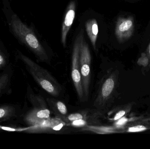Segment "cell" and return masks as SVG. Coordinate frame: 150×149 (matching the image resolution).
Wrapping results in <instances>:
<instances>
[{"instance_id": "17", "label": "cell", "mask_w": 150, "mask_h": 149, "mask_svg": "<svg viewBox=\"0 0 150 149\" xmlns=\"http://www.w3.org/2000/svg\"><path fill=\"white\" fill-rule=\"evenodd\" d=\"M149 59L148 55L144 52H143L141 55V57L138 59L137 64L140 66H146L149 64Z\"/></svg>"}, {"instance_id": "12", "label": "cell", "mask_w": 150, "mask_h": 149, "mask_svg": "<svg viewBox=\"0 0 150 149\" xmlns=\"http://www.w3.org/2000/svg\"><path fill=\"white\" fill-rule=\"evenodd\" d=\"M142 120L140 121H135V120L133 121V123H131L127 131L128 133H139L143 132L150 129V119Z\"/></svg>"}, {"instance_id": "10", "label": "cell", "mask_w": 150, "mask_h": 149, "mask_svg": "<svg viewBox=\"0 0 150 149\" xmlns=\"http://www.w3.org/2000/svg\"><path fill=\"white\" fill-rule=\"evenodd\" d=\"M47 101L51 110L57 118L64 121L67 116V108L66 105L62 101L50 98H47Z\"/></svg>"}, {"instance_id": "5", "label": "cell", "mask_w": 150, "mask_h": 149, "mask_svg": "<svg viewBox=\"0 0 150 149\" xmlns=\"http://www.w3.org/2000/svg\"><path fill=\"white\" fill-rule=\"evenodd\" d=\"M116 83V77L114 73H109L104 77L98 89L94 106L98 109L105 108L113 94Z\"/></svg>"}, {"instance_id": "14", "label": "cell", "mask_w": 150, "mask_h": 149, "mask_svg": "<svg viewBox=\"0 0 150 149\" xmlns=\"http://www.w3.org/2000/svg\"><path fill=\"white\" fill-rule=\"evenodd\" d=\"M29 94V98L32 104L34 106V108H47L46 103L44 99L40 96L35 95L33 94L30 92Z\"/></svg>"}, {"instance_id": "11", "label": "cell", "mask_w": 150, "mask_h": 149, "mask_svg": "<svg viewBox=\"0 0 150 149\" xmlns=\"http://www.w3.org/2000/svg\"><path fill=\"white\" fill-rule=\"evenodd\" d=\"M86 29L90 38L92 45L94 50H96V42L98 33V26L96 19H91L86 21L85 24Z\"/></svg>"}, {"instance_id": "2", "label": "cell", "mask_w": 150, "mask_h": 149, "mask_svg": "<svg viewBox=\"0 0 150 149\" xmlns=\"http://www.w3.org/2000/svg\"><path fill=\"white\" fill-rule=\"evenodd\" d=\"M19 56L30 74L44 90L54 97L60 95L61 87L47 70L21 52H19Z\"/></svg>"}, {"instance_id": "1", "label": "cell", "mask_w": 150, "mask_h": 149, "mask_svg": "<svg viewBox=\"0 0 150 149\" xmlns=\"http://www.w3.org/2000/svg\"><path fill=\"white\" fill-rule=\"evenodd\" d=\"M10 25L17 37L33 52L38 59L49 64L48 55L32 29L23 23L16 14L11 16Z\"/></svg>"}, {"instance_id": "4", "label": "cell", "mask_w": 150, "mask_h": 149, "mask_svg": "<svg viewBox=\"0 0 150 149\" xmlns=\"http://www.w3.org/2000/svg\"><path fill=\"white\" fill-rule=\"evenodd\" d=\"M80 33L76 38L74 47L72 58L71 76L78 97L81 101H85L84 95L82 86V80L79 64Z\"/></svg>"}, {"instance_id": "15", "label": "cell", "mask_w": 150, "mask_h": 149, "mask_svg": "<svg viewBox=\"0 0 150 149\" xmlns=\"http://www.w3.org/2000/svg\"><path fill=\"white\" fill-rule=\"evenodd\" d=\"M135 120L134 117L131 118H127L126 117H122L119 120L116 121V122L115 123V125L116 127L122 128L127 125L129 122L133 121Z\"/></svg>"}, {"instance_id": "6", "label": "cell", "mask_w": 150, "mask_h": 149, "mask_svg": "<svg viewBox=\"0 0 150 149\" xmlns=\"http://www.w3.org/2000/svg\"><path fill=\"white\" fill-rule=\"evenodd\" d=\"M134 31V17H119L115 27V35L120 43H123L129 40L133 36Z\"/></svg>"}, {"instance_id": "7", "label": "cell", "mask_w": 150, "mask_h": 149, "mask_svg": "<svg viewBox=\"0 0 150 149\" xmlns=\"http://www.w3.org/2000/svg\"><path fill=\"white\" fill-rule=\"evenodd\" d=\"M76 8V4L75 1H71L68 6L65 18L62 23L61 42L64 47H66L67 36L74 20Z\"/></svg>"}, {"instance_id": "13", "label": "cell", "mask_w": 150, "mask_h": 149, "mask_svg": "<svg viewBox=\"0 0 150 149\" xmlns=\"http://www.w3.org/2000/svg\"><path fill=\"white\" fill-rule=\"evenodd\" d=\"M18 114L16 108L11 105L0 106V121L7 120L15 118Z\"/></svg>"}, {"instance_id": "19", "label": "cell", "mask_w": 150, "mask_h": 149, "mask_svg": "<svg viewBox=\"0 0 150 149\" xmlns=\"http://www.w3.org/2000/svg\"><path fill=\"white\" fill-rule=\"evenodd\" d=\"M6 64V59L3 54L0 52V69L4 66Z\"/></svg>"}, {"instance_id": "20", "label": "cell", "mask_w": 150, "mask_h": 149, "mask_svg": "<svg viewBox=\"0 0 150 149\" xmlns=\"http://www.w3.org/2000/svg\"><path fill=\"white\" fill-rule=\"evenodd\" d=\"M147 50H148V54H147V55H148V57H149V62L150 63V43L149 45V46H148Z\"/></svg>"}, {"instance_id": "9", "label": "cell", "mask_w": 150, "mask_h": 149, "mask_svg": "<svg viewBox=\"0 0 150 149\" xmlns=\"http://www.w3.org/2000/svg\"><path fill=\"white\" fill-rule=\"evenodd\" d=\"M64 125L65 122L59 118H49L40 125L31 127L28 130L32 132H45L52 130L59 131Z\"/></svg>"}, {"instance_id": "16", "label": "cell", "mask_w": 150, "mask_h": 149, "mask_svg": "<svg viewBox=\"0 0 150 149\" xmlns=\"http://www.w3.org/2000/svg\"><path fill=\"white\" fill-rule=\"evenodd\" d=\"M8 81L9 75L7 73H4L0 76V93L5 89Z\"/></svg>"}, {"instance_id": "3", "label": "cell", "mask_w": 150, "mask_h": 149, "mask_svg": "<svg viewBox=\"0 0 150 149\" xmlns=\"http://www.w3.org/2000/svg\"><path fill=\"white\" fill-rule=\"evenodd\" d=\"M80 33L79 64L85 101H87L89 97L91 83V55L88 44L84 38L83 30H82Z\"/></svg>"}, {"instance_id": "8", "label": "cell", "mask_w": 150, "mask_h": 149, "mask_svg": "<svg viewBox=\"0 0 150 149\" xmlns=\"http://www.w3.org/2000/svg\"><path fill=\"white\" fill-rule=\"evenodd\" d=\"M51 112L48 108H34L25 115V121L31 127L38 126L50 118Z\"/></svg>"}, {"instance_id": "18", "label": "cell", "mask_w": 150, "mask_h": 149, "mask_svg": "<svg viewBox=\"0 0 150 149\" xmlns=\"http://www.w3.org/2000/svg\"><path fill=\"white\" fill-rule=\"evenodd\" d=\"M127 109H122V110H120L119 112H117L115 115L114 117L113 120L115 121H116L117 120H119L122 117H123L127 113Z\"/></svg>"}]
</instances>
